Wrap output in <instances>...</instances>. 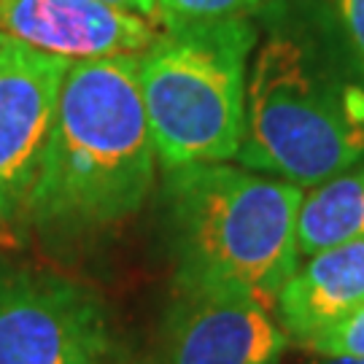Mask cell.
I'll use <instances>...</instances> for the list:
<instances>
[{
  "mask_svg": "<svg viewBox=\"0 0 364 364\" xmlns=\"http://www.w3.org/2000/svg\"><path fill=\"white\" fill-rule=\"evenodd\" d=\"M6 41H9V36H3V33H0V46H3V43H6Z\"/></svg>",
  "mask_w": 364,
  "mask_h": 364,
  "instance_id": "2e32d148",
  "label": "cell"
},
{
  "mask_svg": "<svg viewBox=\"0 0 364 364\" xmlns=\"http://www.w3.org/2000/svg\"><path fill=\"white\" fill-rule=\"evenodd\" d=\"M138 57L149 132L162 170L235 159L246 132L251 16L162 22Z\"/></svg>",
  "mask_w": 364,
  "mask_h": 364,
  "instance_id": "277c9868",
  "label": "cell"
},
{
  "mask_svg": "<svg viewBox=\"0 0 364 364\" xmlns=\"http://www.w3.org/2000/svg\"><path fill=\"white\" fill-rule=\"evenodd\" d=\"M308 364H364V359H353V356H321V359Z\"/></svg>",
  "mask_w": 364,
  "mask_h": 364,
  "instance_id": "9a60e30c",
  "label": "cell"
},
{
  "mask_svg": "<svg viewBox=\"0 0 364 364\" xmlns=\"http://www.w3.org/2000/svg\"><path fill=\"white\" fill-rule=\"evenodd\" d=\"M287 346V332L257 302L176 289L165 321V364H278Z\"/></svg>",
  "mask_w": 364,
  "mask_h": 364,
  "instance_id": "52a82bcc",
  "label": "cell"
},
{
  "mask_svg": "<svg viewBox=\"0 0 364 364\" xmlns=\"http://www.w3.org/2000/svg\"><path fill=\"white\" fill-rule=\"evenodd\" d=\"M338 14V22L348 38V46L364 68V0H329Z\"/></svg>",
  "mask_w": 364,
  "mask_h": 364,
  "instance_id": "4fadbf2b",
  "label": "cell"
},
{
  "mask_svg": "<svg viewBox=\"0 0 364 364\" xmlns=\"http://www.w3.org/2000/svg\"><path fill=\"white\" fill-rule=\"evenodd\" d=\"M235 159L302 189L364 159V84L326 25L289 16L262 41Z\"/></svg>",
  "mask_w": 364,
  "mask_h": 364,
  "instance_id": "7a4b0ae2",
  "label": "cell"
},
{
  "mask_svg": "<svg viewBox=\"0 0 364 364\" xmlns=\"http://www.w3.org/2000/svg\"><path fill=\"white\" fill-rule=\"evenodd\" d=\"M278 0H156L159 22H186V19H221V16H248L267 9Z\"/></svg>",
  "mask_w": 364,
  "mask_h": 364,
  "instance_id": "8fae6325",
  "label": "cell"
},
{
  "mask_svg": "<svg viewBox=\"0 0 364 364\" xmlns=\"http://www.w3.org/2000/svg\"><path fill=\"white\" fill-rule=\"evenodd\" d=\"M364 302V237L324 248L297 264L273 313L291 343L308 346Z\"/></svg>",
  "mask_w": 364,
  "mask_h": 364,
  "instance_id": "9c48e42d",
  "label": "cell"
},
{
  "mask_svg": "<svg viewBox=\"0 0 364 364\" xmlns=\"http://www.w3.org/2000/svg\"><path fill=\"white\" fill-rule=\"evenodd\" d=\"M95 3L138 14V16H146V19H156V0H95Z\"/></svg>",
  "mask_w": 364,
  "mask_h": 364,
  "instance_id": "5bb4252c",
  "label": "cell"
},
{
  "mask_svg": "<svg viewBox=\"0 0 364 364\" xmlns=\"http://www.w3.org/2000/svg\"><path fill=\"white\" fill-rule=\"evenodd\" d=\"M0 33L78 63L141 54L159 27L95 0H0Z\"/></svg>",
  "mask_w": 364,
  "mask_h": 364,
  "instance_id": "ba28073f",
  "label": "cell"
},
{
  "mask_svg": "<svg viewBox=\"0 0 364 364\" xmlns=\"http://www.w3.org/2000/svg\"><path fill=\"white\" fill-rule=\"evenodd\" d=\"M305 348L318 356H353L364 359V302L351 311L338 324L324 329L318 338H313Z\"/></svg>",
  "mask_w": 364,
  "mask_h": 364,
  "instance_id": "7c38bea8",
  "label": "cell"
},
{
  "mask_svg": "<svg viewBox=\"0 0 364 364\" xmlns=\"http://www.w3.org/2000/svg\"><path fill=\"white\" fill-rule=\"evenodd\" d=\"M302 186L227 162L165 170L159 227L176 289L237 294L273 313L294 273Z\"/></svg>",
  "mask_w": 364,
  "mask_h": 364,
  "instance_id": "3957f363",
  "label": "cell"
},
{
  "mask_svg": "<svg viewBox=\"0 0 364 364\" xmlns=\"http://www.w3.org/2000/svg\"><path fill=\"white\" fill-rule=\"evenodd\" d=\"M364 237V162L302 195L297 210V254L313 257L324 248Z\"/></svg>",
  "mask_w": 364,
  "mask_h": 364,
  "instance_id": "30bf717a",
  "label": "cell"
},
{
  "mask_svg": "<svg viewBox=\"0 0 364 364\" xmlns=\"http://www.w3.org/2000/svg\"><path fill=\"white\" fill-rule=\"evenodd\" d=\"M103 297L46 267L0 264V364H108Z\"/></svg>",
  "mask_w": 364,
  "mask_h": 364,
  "instance_id": "5b68a950",
  "label": "cell"
},
{
  "mask_svg": "<svg viewBox=\"0 0 364 364\" xmlns=\"http://www.w3.org/2000/svg\"><path fill=\"white\" fill-rule=\"evenodd\" d=\"M156 165L138 54L70 63L22 227L54 254L95 246L144 208Z\"/></svg>",
  "mask_w": 364,
  "mask_h": 364,
  "instance_id": "6da1fadb",
  "label": "cell"
},
{
  "mask_svg": "<svg viewBox=\"0 0 364 364\" xmlns=\"http://www.w3.org/2000/svg\"><path fill=\"white\" fill-rule=\"evenodd\" d=\"M68 68L22 41L0 46V232L22 227Z\"/></svg>",
  "mask_w": 364,
  "mask_h": 364,
  "instance_id": "8992f818",
  "label": "cell"
}]
</instances>
